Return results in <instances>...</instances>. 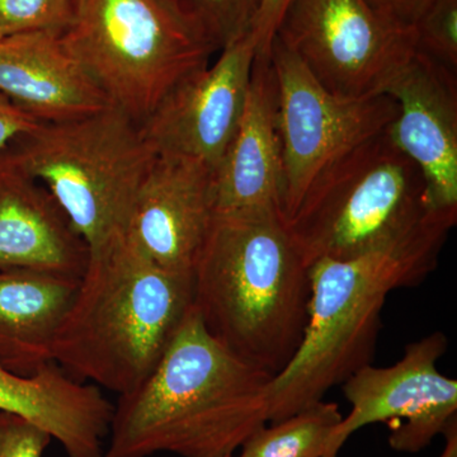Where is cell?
<instances>
[{
	"instance_id": "cell-24",
	"label": "cell",
	"mask_w": 457,
	"mask_h": 457,
	"mask_svg": "<svg viewBox=\"0 0 457 457\" xmlns=\"http://www.w3.org/2000/svg\"><path fill=\"white\" fill-rule=\"evenodd\" d=\"M381 20L395 29L414 31L436 0H365Z\"/></svg>"
},
{
	"instance_id": "cell-1",
	"label": "cell",
	"mask_w": 457,
	"mask_h": 457,
	"mask_svg": "<svg viewBox=\"0 0 457 457\" xmlns=\"http://www.w3.org/2000/svg\"><path fill=\"white\" fill-rule=\"evenodd\" d=\"M272 378L213 338L192 305L152 374L113 404L104 457H233L269 425Z\"/></svg>"
},
{
	"instance_id": "cell-7",
	"label": "cell",
	"mask_w": 457,
	"mask_h": 457,
	"mask_svg": "<svg viewBox=\"0 0 457 457\" xmlns=\"http://www.w3.org/2000/svg\"><path fill=\"white\" fill-rule=\"evenodd\" d=\"M62 41L111 104L140 125L218 54L167 0H82Z\"/></svg>"
},
{
	"instance_id": "cell-21",
	"label": "cell",
	"mask_w": 457,
	"mask_h": 457,
	"mask_svg": "<svg viewBox=\"0 0 457 457\" xmlns=\"http://www.w3.org/2000/svg\"><path fill=\"white\" fill-rule=\"evenodd\" d=\"M82 0H0V35L55 32L64 35Z\"/></svg>"
},
{
	"instance_id": "cell-3",
	"label": "cell",
	"mask_w": 457,
	"mask_h": 457,
	"mask_svg": "<svg viewBox=\"0 0 457 457\" xmlns=\"http://www.w3.org/2000/svg\"><path fill=\"white\" fill-rule=\"evenodd\" d=\"M192 308V276L156 264L130 231L89 252L51 361L122 395L152 374Z\"/></svg>"
},
{
	"instance_id": "cell-20",
	"label": "cell",
	"mask_w": 457,
	"mask_h": 457,
	"mask_svg": "<svg viewBox=\"0 0 457 457\" xmlns=\"http://www.w3.org/2000/svg\"><path fill=\"white\" fill-rule=\"evenodd\" d=\"M216 53L253 29L262 0H167Z\"/></svg>"
},
{
	"instance_id": "cell-6",
	"label": "cell",
	"mask_w": 457,
	"mask_h": 457,
	"mask_svg": "<svg viewBox=\"0 0 457 457\" xmlns=\"http://www.w3.org/2000/svg\"><path fill=\"white\" fill-rule=\"evenodd\" d=\"M8 150L49 189L89 252L129 230L158 155L140 123L113 104L80 119L41 122Z\"/></svg>"
},
{
	"instance_id": "cell-26",
	"label": "cell",
	"mask_w": 457,
	"mask_h": 457,
	"mask_svg": "<svg viewBox=\"0 0 457 457\" xmlns=\"http://www.w3.org/2000/svg\"><path fill=\"white\" fill-rule=\"evenodd\" d=\"M287 3L288 0H262L261 9L252 29L257 41V54L270 53V42Z\"/></svg>"
},
{
	"instance_id": "cell-12",
	"label": "cell",
	"mask_w": 457,
	"mask_h": 457,
	"mask_svg": "<svg viewBox=\"0 0 457 457\" xmlns=\"http://www.w3.org/2000/svg\"><path fill=\"white\" fill-rule=\"evenodd\" d=\"M456 75L416 50L384 90L398 106L387 134L422 170L436 210H457Z\"/></svg>"
},
{
	"instance_id": "cell-9",
	"label": "cell",
	"mask_w": 457,
	"mask_h": 457,
	"mask_svg": "<svg viewBox=\"0 0 457 457\" xmlns=\"http://www.w3.org/2000/svg\"><path fill=\"white\" fill-rule=\"evenodd\" d=\"M275 36L321 86L350 98L384 95L416 53L414 31L390 26L365 0H288Z\"/></svg>"
},
{
	"instance_id": "cell-5",
	"label": "cell",
	"mask_w": 457,
	"mask_h": 457,
	"mask_svg": "<svg viewBox=\"0 0 457 457\" xmlns=\"http://www.w3.org/2000/svg\"><path fill=\"white\" fill-rule=\"evenodd\" d=\"M442 212L457 210L432 206L422 170L386 130L324 168L285 225L311 267L395 245Z\"/></svg>"
},
{
	"instance_id": "cell-17",
	"label": "cell",
	"mask_w": 457,
	"mask_h": 457,
	"mask_svg": "<svg viewBox=\"0 0 457 457\" xmlns=\"http://www.w3.org/2000/svg\"><path fill=\"white\" fill-rule=\"evenodd\" d=\"M0 411L49 433L68 457H104L113 403L50 361L27 376L0 366Z\"/></svg>"
},
{
	"instance_id": "cell-23",
	"label": "cell",
	"mask_w": 457,
	"mask_h": 457,
	"mask_svg": "<svg viewBox=\"0 0 457 457\" xmlns=\"http://www.w3.org/2000/svg\"><path fill=\"white\" fill-rule=\"evenodd\" d=\"M51 441L25 418L0 411V457H44Z\"/></svg>"
},
{
	"instance_id": "cell-16",
	"label": "cell",
	"mask_w": 457,
	"mask_h": 457,
	"mask_svg": "<svg viewBox=\"0 0 457 457\" xmlns=\"http://www.w3.org/2000/svg\"><path fill=\"white\" fill-rule=\"evenodd\" d=\"M0 93L41 122L69 121L111 106L55 32L0 37Z\"/></svg>"
},
{
	"instance_id": "cell-22",
	"label": "cell",
	"mask_w": 457,
	"mask_h": 457,
	"mask_svg": "<svg viewBox=\"0 0 457 457\" xmlns=\"http://www.w3.org/2000/svg\"><path fill=\"white\" fill-rule=\"evenodd\" d=\"M416 50L457 71V0H436L414 27Z\"/></svg>"
},
{
	"instance_id": "cell-11",
	"label": "cell",
	"mask_w": 457,
	"mask_h": 457,
	"mask_svg": "<svg viewBox=\"0 0 457 457\" xmlns=\"http://www.w3.org/2000/svg\"><path fill=\"white\" fill-rule=\"evenodd\" d=\"M255 55L251 31L170 90L141 125L156 154L187 156L215 170L242 116Z\"/></svg>"
},
{
	"instance_id": "cell-14",
	"label": "cell",
	"mask_w": 457,
	"mask_h": 457,
	"mask_svg": "<svg viewBox=\"0 0 457 457\" xmlns=\"http://www.w3.org/2000/svg\"><path fill=\"white\" fill-rule=\"evenodd\" d=\"M89 246L49 189L0 152V269L80 278Z\"/></svg>"
},
{
	"instance_id": "cell-30",
	"label": "cell",
	"mask_w": 457,
	"mask_h": 457,
	"mask_svg": "<svg viewBox=\"0 0 457 457\" xmlns=\"http://www.w3.org/2000/svg\"><path fill=\"white\" fill-rule=\"evenodd\" d=\"M233 457H236V456H233Z\"/></svg>"
},
{
	"instance_id": "cell-4",
	"label": "cell",
	"mask_w": 457,
	"mask_h": 457,
	"mask_svg": "<svg viewBox=\"0 0 457 457\" xmlns=\"http://www.w3.org/2000/svg\"><path fill=\"white\" fill-rule=\"evenodd\" d=\"M456 221L457 212H442L395 245L352 260L321 258L309 267L308 323L293 359L270 378L269 423L317 404L372 365L387 296L431 275Z\"/></svg>"
},
{
	"instance_id": "cell-2",
	"label": "cell",
	"mask_w": 457,
	"mask_h": 457,
	"mask_svg": "<svg viewBox=\"0 0 457 457\" xmlns=\"http://www.w3.org/2000/svg\"><path fill=\"white\" fill-rule=\"evenodd\" d=\"M311 295L278 209L215 213L192 269V305L213 338L276 376L303 341Z\"/></svg>"
},
{
	"instance_id": "cell-28",
	"label": "cell",
	"mask_w": 457,
	"mask_h": 457,
	"mask_svg": "<svg viewBox=\"0 0 457 457\" xmlns=\"http://www.w3.org/2000/svg\"><path fill=\"white\" fill-rule=\"evenodd\" d=\"M324 457H332V456H324Z\"/></svg>"
},
{
	"instance_id": "cell-19",
	"label": "cell",
	"mask_w": 457,
	"mask_h": 457,
	"mask_svg": "<svg viewBox=\"0 0 457 457\" xmlns=\"http://www.w3.org/2000/svg\"><path fill=\"white\" fill-rule=\"evenodd\" d=\"M343 414L337 403L321 402L254 432L237 457H324ZM336 457V456H332Z\"/></svg>"
},
{
	"instance_id": "cell-15",
	"label": "cell",
	"mask_w": 457,
	"mask_h": 457,
	"mask_svg": "<svg viewBox=\"0 0 457 457\" xmlns=\"http://www.w3.org/2000/svg\"><path fill=\"white\" fill-rule=\"evenodd\" d=\"M281 180L278 79L270 53L257 54L242 116L213 170L216 212L278 210Z\"/></svg>"
},
{
	"instance_id": "cell-29",
	"label": "cell",
	"mask_w": 457,
	"mask_h": 457,
	"mask_svg": "<svg viewBox=\"0 0 457 457\" xmlns=\"http://www.w3.org/2000/svg\"><path fill=\"white\" fill-rule=\"evenodd\" d=\"M0 37H3V36H2V35H0Z\"/></svg>"
},
{
	"instance_id": "cell-27",
	"label": "cell",
	"mask_w": 457,
	"mask_h": 457,
	"mask_svg": "<svg viewBox=\"0 0 457 457\" xmlns=\"http://www.w3.org/2000/svg\"><path fill=\"white\" fill-rule=\"evenodd\" d=\"M446 438V447L440 457H457V420L442 433Z\"/></svg>"
},
{
	"instance_id": "cell-25",
	"label": "cell",
	"mask_w": 457,
	"mask_h": 457,
	"mask_svg": "<svg viewBox=\"0 0 457 457\" xmlns=\"http://www.w3.org/2000/svg\"><path fill=\"white\" fill-rule=\"evenodd\" d=\"M40 123L0 93V152L7 149L18 137L35 130Z\"/></svg>"
},
{
	"instance_id": "cell-18",
	"label": "cell",
	"mask_w": 457,
	"mask_h": 457,
	"mask_svg": "<svg viewBox=\"0 0 457 457\" xmlns=\"http://www.w3.org/2000/svg\"><path fill=\"white\" fill-rule=\"evenodd\" d=\"M80 278L0 269V366L32 375L51 361V345Z\"/></svg>"
},
{
	"instance_id": "cell-8",
	"label": "cell",
	"mask_w": 457,
	"mask_h": 457,
	"mask_svg": "<svg viewBox=\"0 0 457 457\" xmlns=\"http://www.w3.org/2000/svg\"><path fill=\"white\" fill-rule=\"evenodd\" d=\"M270 59L278 86V212L286 224L318 174L348 150L386 131L398 106L387 95L350 98L329 92L276 36Z\"/></svg>"
},
{
	"instance_id": "cell-13",
	"label": "cell",
	"mask_w": 457,
	"mask_h": 457,
	"mask_svg": "<svg viewBox=\"0 0 457 457\" xmlns=\"http://www.w3.org/2000/svg\"><path fill=\"white\" fill-rule=\"evenodd\" d=\"M215 213L213 168L158 154L137 192L129 231L156 264L192 276Z\"/></svg>"
},
{
	"instance_id": "cell-10",
	"label": "cell",
	"mask_w": 457,
	"mask_h": 457,
	"mask_svg": "<svg viewBox=\"0 0 457 457\" xmlns=\"http://www.w3.org/2000/svg\"><path fill=\"white\" fill-rule=\"evenodd\" d=\"M447 350L442 332L409 343L404 356L389 368L369 365L343 384L351 404L330 446L338 456L353 433L374 423H392L389 444L402 453L426 449L457 420V381L441 374L438 360Z\"/></svg>"
}]
</instances>
